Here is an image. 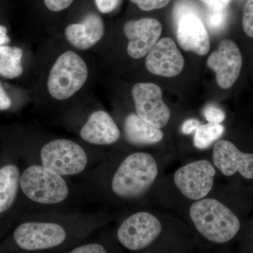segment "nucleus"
Here are the masks:
<instances>
[{"label": "nucleus", "instance_id": "nucleus-1", "mask_svg": "<svg viewBox=\"0 0 253 253\" xmlns=\"http://www.w3.org/2000/svg\"><path fill=\"white\" fill-rule=\"evenodd\" d=\"M90 219L81 212L40 213L18 217L5 244L9 253H48L84 241Z\"/></svg>", "mask_w": 253, "mask_h": 253}, {"label": "nucleus", "instance_id": "nucleus-2", "mask_svg": "<svg viewBox=\"0 0 253 253\" xmlns=\"http://www.w3.org/2000/svg\"><path fill=\"white\" fill-rule=\"evenodd\" d=\"M82 190L70 178L36 164H25L19 181L17 219L25 214L81 212Z\"/></svg>", "mask_w": 253, "mask_h": 253}, {"label": "nucleus", "instance_id": "nucleus-3", "mask_svg": "<svg viewBox=\"0 0 253 253\" xmlns=\"http://www.w3.org/2000/svg\"><path fill=\"white\" fill-rule=\"evenodd\" d=\"M21 159L25 164L38 165L70 179L85 174L90 162L82 145L68 139L46 141Z\"/></svg>", "mask_w": 253, "mask_h": 253}, {"label": "nucleus", "instance_id": "nucleus-4", "mask_svg": "<svg viewBox=\"0 0 253 253\" xmlns=\"http://www.w3.org/2000/svg\"><path fill=\"white\" fill-rule=\"evenodd\" d=\"M158 174L157 163L151 154L134 153L126 156L115 171L111 191L118 199H135L149 189Z\"/></svg>", "mask_w": 253, "mask_h": 253}, {"label": "nucleus", "instance_id": "nucleus-5", "mask_svg": "<svg viewBox=\"0 0 253 253\" xmlns=\"http://www.w3.org/2000/svg\"><path fill=\"white\" fill-rule=\"evenodd\" d=\"M190 217L200 234L214 244L229 242L241 229L237 216L215 199L196 201L190 208Z\"/></svg>", "mask_w": 253, "mask_h": 253}, {"label": "nucleus", "instance_id": "nucleus-6", "mask_svg": "<svg viewBox=\"0 0 253 253\" xmlns=\"http://www.w3.org/2000/svg\"><path fill=\"white\" fill-rule=\"evenodd\" d=\"M87 77L85 61L75 51H66L60 55L50 70L48 91L54 99L67 100L81 90Z\"/></svg>", "mask_w": 253, "mask_h": 253}, {"label": "nucleus", "instance_id": "nucleus-7", "mask_svg": "<svg viewBox=\"0 0 253 253\" xmlns=\"http://www.w3.org/2000/svg\"><path fill=\"white\" fill-rule=\"evenodd\" d=\"M162 224L157 217L146 212L134 213L120 224L116 232L119 244L131 251L147 248L157 239Z\"/></svg>", "mask_w": 253, "mask_h": 253}, {"label": "nucleus", "instance_id": "nucleus-8", "mask_svg": "<svg viewBox=\"0 0 253 253\" xmlns=\"http://www.w3.org/2000/svg\"><path fill=\"white\" fill-rule=\"evenodd\" d=\"M215 174L210 161L201 160L178 169L174 175V184L185 197L199 201L211 192Z\"/></svg>", "mask_w": 253, "mask_h": 253}, {"label": "nucleus", "instance_id": "nucleus-9", "mask_svg": "<svg viewBox=\"0 0 253 253\" xmlns=\"http://www.w3.org/2000/svg\"><path fill=\"white\" fill-rule=\"evenodd\" d=\"M136 115L156 127L167 126L170 110L163 100L162 89L154 83H136L131 89Z\"/></svg>", "mask_w": 253, "mask_h": 253}, {"label": "nucleus", "instance_id": "nucleus-10", "mask_svg": "<svg viewBox=\"0 0 253 253\" xmlns=\"http://www.w3.org/2000/svg\"><path fill=\"white\" fill-rule=\"evenodd\" d=\"M242 55L236 43L229 39L219 42L217 51L208 59V67L214 71L218 85L229 89L239 78L242 67Z\"/></svg>", "mask_w": 253, "mask_h": 253}, {"label": "nucleus", "instance_id": "nucleus-11", "mask_svg": "<svg viewBox=\"0 0 253 253\" xmlns=\"http://www.w3.org/2000/svg\"><path fill=\"white\" fill-rule=\"evenodd\" d=\"M184 59L176 43L169 38L158 40L146 59V66L152 74L172 78L182 71Z\"/></svg>", "mask_w": 253, "mask_h": 253}, {"label": "nucleus", "instance_id": "nucleus-12", "mask_svg": "<svg viewBox=\"0 0 253 253\" xmlns=\"http://www.w3.org/2000/svg\"><path fill=\"white\" fill-rule=\"evenodd\" d=\"M124 33L129 42L127 53L133 59L144 57L157 42L162 33V24L153 18L129 21L125 24Z\"/></svg>", "mask_w": 253, "mask_h": 253}, {"label": "nucleus", "instance_id": "nucleus-13", "mask_svg": "<svg viewBox=\"0 0 253 253\" xmlns=\"http://www.w3.org/2000/svg\"><path fill=\"white\" fill-rule=\"evenodd\" d=\"M212 160L224 175L230 176L239 172L246 179H253V154L242 152L231 141H217L213 149Z\"/></svg>", "mask_w": 253, "mask_h": 253}, {"label": "nucleus", "instance_id": "nucleus-14", "mask_svg": "<svg viewBox=\"0 0 253 253\" xmlns=\"http://www.w3.org/2000/svg\"><path fill=\"white\" fill-rule=\"evenodd\" d=\"M121 133L114 120L104 111L91 113L80 131L83 141L96 146H106L117 142Z\"/></svg>", "mask_w": 253, "mask_h": 253}, {"label": "nucleus", "instance_id": "nucleus-15", "mask_svg": "<svg viewBox=\"0 0 253 253\" xmlns=\"http://www.w3.org/2000/svg\"><path fill=\"white\" fill-rule=\"evenodd\" d=\"M176 25L178 43L184 51H193L200 56H205L209 52V35L199 16L186 15Z\"/></svg>", "mask_w": 253, "mask_h": 253}, {"label": "nucleus", "instance_id": "nucleus-16", "mask_svg": "<svg viewBox=\"0 0 253 253\" xmlns=\"http://www.w3.org/2000/svg\"><path fill=\"white\" fill-rule=\"evenodd\" d=\"M104 35L102 18L96 14H89L81 23H73L65 30L68 42L78 49L86 50L97 44Z\"/></svg>", "mask_w": 253, "mask_h": 253}, {"label": "nucleus", "instance_id": "nucleus-17", "mask_svg": "<svg viewBox=\"0 0 253 253\" xmlns=\"http://www.w3.org/2000/svg\"><path fill=\"white\" fill-rule=\"evenodd\" d=\"M11 157L0 165V216L5 215L16 208L21 174L18 160Z\"/></svg>", "mask_w": 253, "mask_h": 253}, {"label": "nucleus", "instance_id": "nucleus-18", "mask_svg": "<svg viewBox=\"0 0 253 253\" xmlns=\"http://www.w3.org/2000/svg\"><path fill=\"white\" fill-rule=\"evenodd\" d=\"M124 132L126 140L135 146L157 144L164 136L161 129L145 122L134 113L128 115L125 120Z\"/></svg>", "mask_w": 253, "mask_h": 253}, {"label": "nucleus", "instance_id": "nucleus-19", "mask_svg": "<svg viewBox=\"0 0 253 253\" xmlns=\"http://www.w3.org/2000/svg\"><path fill=\"white\" fill-rule=\"evenodd\" d=\"M23 55L18 46H0V76L7 79L20 77L23 72Z\"/></svg>", "mask_w": 253, "mask_h": 253}, {"label": "nucleus", "instance_id": "nucleus-20", "mask_svg": "<svg viewBox=\"0 0 253 253\" xmlns=\"http://www.w3.org/2000/svg\"><path fill=\"white\" fill-rule=\"evenodd\" d=\"M224 131V126L221 124L208 123L200 125L194 136L195 146L200 149H207L222 136Z\"/></svg>", "mask_w": 253, "mask_h": 253}, {"label": "nucleus", "instance_id": "nucleus-21", "mask_svg": "<svg viewBox=\"0 0 253 253\" xmlns=\"http://www.w3.org/2000/svg\"><path fill=\"white\" fill-rule=\"evenodd\" d=\"M48 253H109L104 245L98 242L81 241L66 249Z\"/></svg>", "mask_w": 253, "mask_h": 253}, {"label": "nucleus", "instance_id": "nucleus-22", "mask_svg": "<svg viewBox=\"0 0 253 253\" xmlns=\"http://www.w3.org/2000/svg\"><path fill=\"white\" fill-rule=\"evenodd\" d=\"M227 20V13L225 9H209L207 14L208 26L212 31H219L224 27Z\"/></svg>", "mask_w": 253, "mask_h": 253}, {"label": "nucleus", "instance_id": "nucleus-23", "mask_svg": "<svg viewBox=\"0 0 253 253\" xmlns=\"http://www.w3.org/2000/svg\"><path fill=\"white\" fill-rule=\"evenodd\" d=\"M188 14H194L199 16L197 7L188 0H181L179 2L176 3L174 8V14H173L174 21L176 24H177L183 16Z\"/></svg>", "mask_w": 253, "mask_h": 253}, {"label": "nucleus", "instance_id": "nucleus-24", "mask_svg": "<svg viewBox=\"0 0 253 253\" xmlns=\"http://www.w3.org/2000/svg\"><path fill=\"white\" fill-rule=\"evenodd\" d=\"M243 27L249 38H253V0H247L244 5Z\"/></svg>", "mask_w": 253, "mask_h": 253}, {"label": "nucleus", "instance_id": "nucleus-25", "mask_svg": "<svg viewBox=\"0 0 253 253\" xmlns=\"http://www.w3.org/2000/svg\"><path fill=\"white\" fill-rule=\"evenodd\" d=\"M139 6V9L145 11L162 9L169 4L170 0H130Z\"/></svg>", "mask_w": 253, "mask_h": 253}, {"label": "nucleus", "instance_id": "nucleus-26", "mask_svg": "<svg viewBox=\"0 0 253 253\" xmlns=\"http://www.w3.org/2000/svg\"><path fill=\"white\" fill-rule=\"evenodd\" d=\"M204 116L208 123L220 124L225 120V113L216 106H208L204 110Z\"/></svg>", "mask_w": 253, "mask_h": 253}, {"label": "nucleus", "instance_id": "nucleus-27", "mask_svg": "<svg viewBox=\"0 0 253 253\" xmlns=\"http://www.w3.org/2000/svg\"><path fill=\"white\" fill-rule=\"evenodd\" d=\"M74 0H44L48 9L54 12L63 11L71 6Z\"/></svg>", "mask_w": 253, "mask_h": 253}, {"label": "nucleus", "instance_id": "nucleus-28", "mask_svg": "<svg viewBox=\"0 0 253 253\" xmlns=\"http://www.w3.org/2000/svg\"><path fill=\"white\" fill-rule=\"evenodd\" d=\"M98 9L101 13L108 14L116 9L121 0H95Z\"/></svg>", "mask_w": 253, "mask_h": 253}, {"label": "nucleus", "instance_id": "nucleus-29", "mask_svg": "<svg viewBox=\"0 0 253 253\" xmlns=\"http://www.w3.org/2000/svg\"><path fill=\"white\" fill-rule=\"evenodd\" d=\"M11 105L12 102L11 98L5 91L4 86L0 82V111H6L9 109L11 107Z\"/></svg>", "mask_w": 253, "mask_h": 253}, {"label": "nucleus", "instance_id": "nucleus-30", "mask_svg": "<svg viewBox=\"0 0 253 253\" xmlns=\"http://www.w3.org/2000/svg\"><path fill=\"white\" fill-rule=\"evenodd\" d=\"M200 1L206 4L209 9H225L231 0H200Z\"/></svg>", "mask_w": 253, "mask_h": 253}, {"label": "nucleus", "instance_id": "nucleus-31", "mask_svg": "<svg viewBox=\"0 0 253 253\" xmlns=\"http://www.w3.org/2000/svg\"><path fill=\"white\" fill-rule=\"evenodd\" d=\"M200 122L194 118L186 120L181 126V131L183 134H189L194 131H196L200 126Z\"/></svg>", "mask_w": 253, "mask_h": 253}, {"label": "nucleus", "instance_id": "nucleus-32", "mask_svg": "<svg viewBox=\"0 0 253 253\" xmlns=\"http://www.w3.org/2000/svg\"><path fill=\"white\" fill-rule=\"evenodd\" d=\"M10 39L7 36V29L3 26H0V46L9 42Z\"/></svg>", "mask_w": 253, "mask_h": 253}]
</instances>
